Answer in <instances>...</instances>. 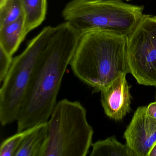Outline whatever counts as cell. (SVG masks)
Segmentation results:
<instances>
[{
	"instance_id": "obj_18",
	"label": "cell",
	"mask_w": 156,
	"mask_h": 156,
	"mask_svg": "<svg viewBox=\"0 0 156 156\" xmlns=\"http://www.w3.org/2000/svg\"><path fill=\"white\" fill-rule=\"evenodd\" d=\"M6 1V0H0V6H2Z\"/></svg>"
},
{
	"instance_id": "obj_16",
	"label": "cell",
	"mask_w": 156,
	"mask_h": 156,
	"mask_svg": "<svg viewBox=\"0 0 156 156\" xmlns=\"http://www.w3.org/2000/svg\"><path fill=\"white\" fill-rule=\"evenodd\" d=\"M146 113L149 116L156 119V101L151 103L147 107Z\"/></svg>"
},
{
	"instance_id": "obj_12",
	"label": "cell",
	"mask_w": 156,
	"mask_h": 156,
	"mask_svg": "<svg viewBox=\"0 0 156 156\" xmlns=\"http://www.w3.org/2000/svg\"><path fill=\"white\" fill-rule=\"evenodd\" d=\"M90 156H136L126 144L118 141L115 136L92 143Z\"/></svg>"
},
{
	"instance_id": "obj_8",
	"label": "cell",
	"mask_w": 156,
	"mask_h": 156,
	"mask_svg": "<svg viewBox=\"0 0 156 156\" xmlns=\"http://www.w3.org/2000/svg\"><path fill=\"white\" fill-rule=\"evenodd\" d=\"M123 74L101 92V102L105 114L114 120H122L131 111V95L126 78Z\"/></svg>"
},
{
	"instance_id": "obj_5",
	"label": "cell",
	"mask_w": 156,
	"mask_h": 156,
	"mask_svg": "<svg viewBox=\"0 0 156 156\" xmlns=\"http://www.w3.org/2000/svg\"><path fill=\"white\" fill-rule=\"evenodd\" d=\"M55 30V27H44L25 50L13 59L0 89V122L2 126L17 121L40 55Z\"/></svg>"
},
{
	"instance_id": "obj_19",
	"label": "cell",
	"mask_w": 156,
	"mask_h": 156,
	"mask_svg": "<svg viewBox=\"0 0 156 156\" xmlns=\"http://www.w3.org/2000/svg\"><path fill=\"white\" fill-rule=\"evenodd\" d=\"M155 87H156V86ZM155 98H156V96H155Z\"/></svg>"
},
{
	"instance_id": "obj_1",
	"label": "cell",
	"mask_w": 156,
	"mask_h": 156,
	"mask_svg": "<svg viewBox=\"0 0 156 156\" xmlns=\"http://www.w3.org/2000/svg\"><path fill=\"white\" fill-rule=\"evenodd\" d=\"M80 34V31L66 22L55 26L40 55L24 97L17 118L18 131L49 120Z\"/></svg>"
},
{
	"instance_id": "obj_6",
	"label": "cell",
	"mask_w": 156,
	"mask_h": 156,
	"mask_svg": "<svg viewBox=\"0 0 156 156\" xmlns=\"http://www.w3.org/2000/svg\"><path fill=\"white\" fill-rule=\"evenodd\" d=\"M129 72L139 84L156 86V16L143 14L127 36Z\"/></svg>"
},
{
	"instance_id": "obj_4",
	"label": "cell",
	"mask_w": 156,
	"mask_h": 156,
	"mask_svg": "<svg viewBox=\"0 0 156 156\" xmlns=\"http://www.w3.org/2000/svg\"><path fill=\"white\" fill-rule=\"evenodd\" d=\"M47 137L42 156H85L92 145L94 129L87 110L78 101L62 99L47 121Z\"/></svg>"
},
{
	"instance_id": "obj_3",
	"label": "cell",
	"mask_w": 156,
	"mask_h": 156,
	"mask_svg": "<svg viewBox=\"0 0 156 156\" xmlns=\"http://www.w3.org/2000/svg\"><path fill=\"white\" fill-rule=\"evenodd\" d=\"M143 9V6L121 0H72L62 15L81 32L99 30L127 36L140 20Z\"/></svg>"
},
{
	"instance_id": "obj_14",
	"label": "cell",
	"mask_w": 156,
	"mask_h": 156,
	"mask_svg": "<svg viewBox=\"0 0 156 156\" xmlns=\"http://www.w3.org/2000/svg\"><path fill=\"white\" fill-rule=\"evenodd\" d=\"M30 128L18 133L3 140L0 147V156H15L23 141L30 131Z\"/></svg>"
},
{
	"instance_id": "obj_10",
	"label": "cell",
	"mask_w": 156,
	"mask_h": 156,
	"mask_svg": "<svg viewBox=\"0 0 156 156\" xmlns=\"http://www.w3.org/2000/svg\"><path fill=\"white\" fill-rule=\"evenodd\" d=\"M47 122L33 127L15 156H42L47 137Z\"/></svg>"
},
{
	"instance_id": "obj_20",
	"label": "cell",
	"mask_w": 156,
	"mask_h": 156,
	"mask_svg": "<svg viewBox=\"0 0 156 156\" xmlns=\"http://www.w3.org/2000/svg\"><path fill=\"white\" fill-rule=\"evenodd\" d=\"M126 1H130V0H126Z\"/></svg>"
},
{
	"instance_id": "obj_11",
	"label": "cell",
	"mask_w": 156,
	"mask_h": 156,
	"mask_svg": "<svg viewBox=\"0 0 156 156\" xmlns=\"http://www.w3.org/2000/svg\"><path fill=\"white\" fill-rule=\"evenodd\" d=\"M25 27L27 34L39 27L45 20L47 12V0H22Z\"/></svg>"
},
{
	"instance_id": "obj_15",
	"label": "cell",
	"mask_w": 156,
	"mask_h": 156,
	"mask_svg": "<svg viewBox=\"0 0 156 156\" xmlns=\"http://www.w3.org/2000/svg\"><path fill=\"white\" fill-rule=\"evenodd\" d=\"M12 56L8 54L2 48L0 47V81L5 79L12 64Z\"/></svg>"
},
{
	"instance_id": "obj_9",
	"label": "cell",
	"mask_w": 156,
	"mask_h": 156,
	"mask_svg": "<svg viewBox=\"0 0 156 156\" xmlns=\"http://www.w3.org/2000/svg\"><path fill=\"white\" fill-rule=\"evenodd\" d=\"M24 15L12 23L0 27V47L12 56L26 35Z\"/></svg>"
},
{
	"instance_id": "obj_2",
	"label": "cell",
	"mask_w": 156,
	"mask_h": 156,
	"mask_svg": "<svg viewBox=\"0 0 156 156\" xmlns=\"http://www.w3.org/2000/svg\"><path fill=\"white\" fill-rule=\"evenodd\" d=\"M70 65L78 79L101 92L130 73L127 36L99 30L82 32Z\"/></svg>"
},
{
	"instance_id": "obj_17",
	"label": "cell",
	"mask_w": 156,
	"mask_h": 156,
	"mask_svg": "<svg viewBox=\"0 0 156 156\" xmlns=\"http://www.w3.org/2000/svg\"><path fill=\"white\" fill-rule=\"evenodd\" d=\"M148 156H156V143L151 150Z\"/></svg>"
},
{
	"instance_id": "obj_7",
	"label": "cell",
	"mask_w": 156,
	"mask_h": 156,
	"mask_svg": "<svg viewBox=\"0 0 156 156\" xmlns=\"http://www.w3.org/2000/svg\"><path fill=\"white\" fill-rule=\"evenodd\" d=\"M146 108H137L124 134L126 144L136 156H148L156 143V119L148 115Z\"/></svg>"
},
{
	"instance_id": "obj_13",
	"label": "cell",
	"mask_w": 156,
	"mask_h": 156,
	"mask_svg": "<svg viewBox=\"0 0 156 156\" xmlns=\"http://www.w3.org/2000/svg\"><path fill=\"white\" fill-rule=\"evenodd\" d=\"M23 15L22 0H6L0 6V27L15 21Z\"/></svg>"
}]
</instances>
